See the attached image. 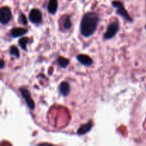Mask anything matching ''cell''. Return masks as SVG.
<instances>
[{
    "mask_svg": "<svg viewBox=\"0 0 146 146\" xmlns=\"http://www.w3.org/2000/svg\"><path fill=\"white\" fill-rule=\"evenodd\" d=\"M99 21V16L96 13L92 11L86 13L80 24L81 35L86 38L92 36L98 28Z\"/></svg>",
    "mask_w": 146,
    "mask_h": 146,
    "instance_id": "1",
    "label": "cell"
},
{
    "mask_svg": "<svg viewBox=\"0 0 146 146\" xmlns=\"http://www.w3.org/2000/svg\"><path fill=\"white\" fill-rule=\"evenodd\" d=\"M112 5L115 8H116V13L119 16L124 19L125 21H128V22H132V19L130 17L129 14L127 11V10L124 8L123 4L121 1H118V0H115V1H112Z\"/></svg>",
    "mask_w": 146,
    "mask_h": 146,
    "instance_id": "2",
    "label": "cell"
},
{
    "mask_svg": "<svg viewBox=\"0 0 146 146\" xmlns=\"http://www.w3.org/2000/svg\"><path fill=\"white\" fill-rule=\"evenodd\" d=\"M119 30V23L118 21H113L108 24L106 33L104 35V38L106 40H109L113 38Z\"/></svg>",
    "mask_w": 146,
    "mask_h": 146,
    "instance_id": "3",
    "label": "cell"
},
{
    "mask_svg": "<svg viewBox=\"0 0 146 146\" xmlns=\"http://www.w3.org/2000/svg\"><path fill=\"white\" fill-rule=\"evenodd\" d=\"M19 91L20 93H21V96H22V98L25 101L28 108L30 110H34L35 108V104H34V101H33L32 98H31L29 91H28V90L24 88H21Z\"/></svg>",
    "mask_w": 146,
    "mask_h": 146,
    "instance_id": "4",
    "label": "cell"
},
{
    "mask_svg": "<svg viewBox=\"0 0 146 146\" xmlns=\"http://www.w3.org/2000/svg\"><path fill=\"white\" fill-rule=\"evenodd\" d=\"M11 11L8 7H3L0 10V21L3 25L8 24L11 19Z\"/></svg>",
    "mask_w": 146,
    "mask_h": 146,
    "instance_id": "5",
    "label": "cell"
},
{
    "mask_svg": "<svg viewBox=\"0 0 146 146\" xmlns=\"http://www.w3.org/2000/svg\"><path fill=\"white\" fill-rule=\"evenodd\" d=\"M29 19L33 24H39L42 21V13L38 9H33L30 11Z\"/></svg>",
    "mask_w": 146,
    "mask_h": 146,
    "instance_id": "6",
    "label": "cell"
},
{
    "mask_svg": "<svg viewBox=\"0 0 146 146\" xmlns=\"http://www.w3.org/2000/svg\"><path fill=\"white\" fill-rule=\"evenodd\" d=\"M58 24H59L60 29L62 31H68V30L71 29L73 26L71 20V17L69 15H67V14L61 17Z\"/></svg>",
    "mask_w": 146,
    "mask_h": 146,
    "instance_id": "7",
    "label": "cell"
},
{
    "mask_svg": "<svg viewBox=\"0 0 146 146\" xmlns=\"http://www.w3.org/2000/svg\"><path fill=\"white\" fill-rule=\"evenodd\" d=\"M77 60L81 63V64L84 66H91L92 65L94 61H93L92 58L88 55L86 54H78L76 56Z\"/></svg>",
    "mask_w": 146,
    "mask_h": 146,
    "instance_id": "8",
    "label": "cell"
},
{
    "mask_svg": "<svg viewBox=\"0 0 146 146\" xmlns=\"http://www.w3.org/2000/svg\"><path fill=\"white\" fill-rule=\"evenodd\" d=\"M93 122L92 121H90V122L84 124V125H81L79 127V128L78 129L77 131V133L80 135H84L85 134L88 133L93 128Z\"/></svg>",
    "mask_w": 146,
    "mask_h": 146,
    "instance_id": "9",
    "label": "cell"
},
{
    "mask_svg": "<svg viewBox=\"0 0 146 146\" xmlns=\"http://www.w3.org/2000/svg\"><path fill=\"white\" fill-rule=\"evenodd\" d=\"M58 90H59V92L61 93V95L65 97L67 96L70 94V91H71L70 84L66 81H63L59 85Z\"/></svg>",
    "mask_w": 146,
    "mask_h": 146,
    "instance_id": "10",
    "label": "cell"
},
{
    "mask_svg": "<svg viewBox=\"0 0 146 146\" xmlns=\"http://www.w3.org/2000/svg\"><path fill=\"white\" fill-rule=\"evenodd\" d=\"M28 32V29L24 28H13L11 30V36L14 38H18V37L23 36L24 34Z\"/></svg>",
    "mask_w": 146,
    "mask_h": 146,
    "instance_id": "11",
    "label": "cell"
},
{
    "mask_svg": "<svg viewBox=\"0 0 146 146\" xmlns=\"http://www.w3.org/2000/svg\"><path fill=\"white\" fill-rule=\"evenodd\" d=\"M47 10L49 14H55L58 10V0H49L47 5Z\"/></svg>",
    "mask_w": 146,
    "mask_h": 146,
    "instance_id": "12",
    "label": "cell"
},
{
    "mask_svg": "<svg viewBox=\"0 0 146 146\" xmlns=\"http://www.w3.org/2000/svg\"><path fill=\"white\" fill-rule=\"evenodd\" d=\"M56 63L58 64V65L60 67H61V68H66L68 66L70 61L69 60L64 58V57L59 56L58 57V58L56 59Z\"/></svg>",
    "mask_w": 146,
    "mask_h": 146,
    "instance_id": "13",
    "label": "cell"
},
{
    "mask_svg": "<svg viewBox=\"0 0 146 146\" xmlns=\"http://www.w3.org/2000/svg\"><path fill=\"white\" fill-rule=\"evenodd\" d=\"M9 54L11 56H15L16 58H19L20 52L15 46H11L9 48Z\"/></svg>",
    "mask_w": 146,
    "mask_h": 146,
    "instance_id": "14",
    "label": "cell"
},
{
    "mask_svg": "<svg viewBox=\"0 0 146 146\" xmlns=\"http://www.w3.org/2000/svg\"><path fill=\"white\" fill-rule=\"evenodd\" d=\"M29 41V39L28 37H22L19 39V46L23 50H27V45L28 44Z\"/></svg>",
    "mask_w": 146,
    "mask_h": 146,
    "instance_id": "15",
    "label": "cell"
},
{
    "mask_svg": "<svg viewBox=\"0 0 146 146\" xmlns=\"http://www.w3.org/2000/svg\"><path fill=\"white\" fill-rule=\"evenodd\" d=\"M19 20L21 21V24L23 25H27V17H25L24 14H21L19 16Z\"/></svg>",
    "mask_w": 146,
    "mask_h": 146,
    "instance_id": "16",
    "label": "cell"
},
{
    "mask_svg": "<svg viewBox=\"0 0 146 146\" xmlns=\"http://www.w3.org/2000/svg\"><path fill=\"white\" fill-rule=\"evenodd\" d=\"M4 66H5V63H4V61L3 60H1V64H0V68H1V69H3L4 68Z\"/></svg>",
    "mask_w": 146,
    "mask_h": 146,
    "instance_id": "17",
    "label": "cell"
}]
</instances>
